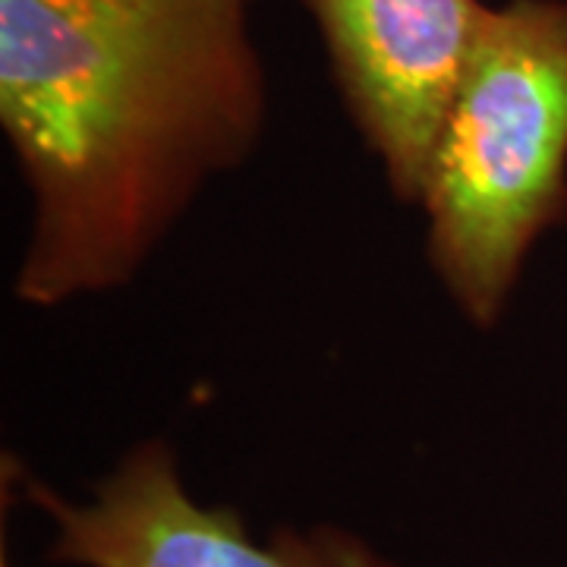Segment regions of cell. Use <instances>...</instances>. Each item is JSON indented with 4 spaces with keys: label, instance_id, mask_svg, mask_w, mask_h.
<instances>
[{
    "label": "cell",
    "instance_id": "cell-1",
    "mask_svg": "<svg viewBox=\"0 0 567 567\" xmlns=\"http://www.w3.org/2000/svg\"><path fill=\"white\" fill-rule=\"evenodd\" d=\"M252 0H0V123L32 193L17 297L130 281L265 126Z\"/></svg>",
    "mask_w": 567,
    "mask_h": 567
},
{
    "label": "cell",
    "instance_id": "cell-2",
    "mask_svg": "<svg viewBox=\"0 0 567 567\" xmlns=\"http://www.w3.org/2000/svg\"><path fill=\"white\" fill-rule=\"evenodd\" d=\"M420 205L451 300L492 328L529 246L567 215V3L486 7Z\"/></svg>",
    "mask_w": 567,
    "mask_h": 567
},
{
    "label": "cell",
    "instance_id": "cell-3",
    "mask_svg": "<svg viewBox=\"0 0 567 567\" xmlns=\"http://www.w3.org/2000/svg\"><path fill=\"white\" fill-rule=\"evenodd\" d=\"M25 495L54 524L51 558L76 567H394L344 529H281L256 543L234 507L196 502L171 447L148 442L95 486L66 502L25 476Z\"/></svg>",
    "mask_w": 567,
    "mask_h": 567
},
{
    "label": "cell",
    "instance_id": "cell-4",
    "mask_svg": "<svg viewBox=\"0 0 567 567\" xmlns=\"http://www.w3.org/2000/svg\"><path fill=\"white\" fill-rule=\"evenodd\" d=\"M331 70L398 199L423 203L486 3L480 0H306Z\"/></svg>",
    "mask_w": 567,
    "mask_h": 567
},
{
    "label": "cell",
    "instance_id": "cell-5",
    "mask_svg": "<svg viewBox=\"0 0 567 567\" xmlns=\"http://www.w3.org/2000/svg\"><path fill=\"white\" fill-rule=\"evenodd\" d=\"M0 567H10V561H7V555H3V558H0Z\"/></svg>",
    "mask_w": 567,
    "mask_h": 567
}]
</instances>
